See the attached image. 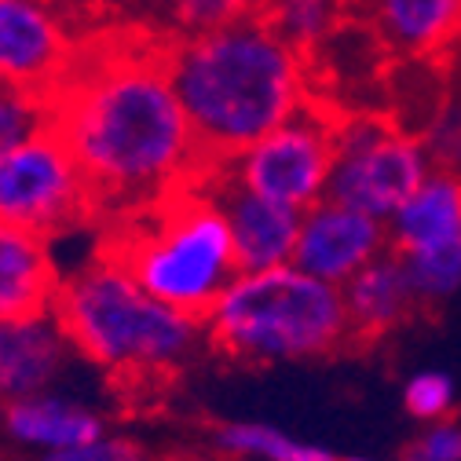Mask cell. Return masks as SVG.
<instances>
[{
    "instance_id": "obj_11",
    "label": "cell",
    "mask_w": 461,
    "mask_h": 461,
    "mask_svg": "<svg viewBox=\"0 0 461 461\" xmlns=\"http://www.w3.org/2000/svg\"><path fill=\"white\" fill-rule=\"evenodd\" d=\"M384 253H388L384 220H374L359 209L322 198L319 205L301 212V235L290 264L330 285H344Z\"/></svg>"
},
{
    "instance_id": "obj_27",
    "label": "cell",
    "mask_w": 461,
    "mask_h": 461,
    "mask_svg": "<svg viewBox=\"0 0 461 461\" xmlns=\"http://www.w3.org/2000/svg\"><path fill=\"white\" fill-rule=\"evenodd\" d=\"M450 95H454V103H457V106H461V85H457V88H454V92H450Z\"/></svg>"
},
{
    "instance_id": "obj_26",
    "label": "cell",
    "mask_w": 461,
    "mask_h": 461,
    "mask_svg": "<svg viewBox=\"0 0 461 461\" xmlns=\"http://www.w3.org/2000/svg\"><path fill=\"white\" fill-rule=\"evenodd\" d=\"M44 461H140V447L129 439H95L85 447H67V450H51Z\"/></svg>"
},
{
    "instance_id": "obj_29",
    "label": "cell",
    "mask_w": 461,
    "mask_h": 461,
    "mask_svg": "<svg viewBox=\"0 0 461 461\" xmlns=\"http://www.w3.org/2000/svg\"><path fill=\"white\" fill-rule=\"evenodd\" d=\"M402 461H421V457H414V454H407V457H402Z\"/></svg>"
},
{
    "instance_id": "obj_20",
    "label": "cell",
    "mask_w": 461,
    "mask_h": 461,
    "mask_svg": "<svg viewBox=\"0 0 461 461\" xmlns=\"http://www.w3.org/2000/svg\"><path fill=\"white\" fill-rule=\"evenodd\" d=\"M257 12H260V0H172L165 15V30H168V41L198 37V33L223 30L230 23H242Z\"/></svg>"
},
{
    "instance_id": "obj_19",
    "label": "cell",
    "mask_w": 461,
    "mask_h": 461,
    "mask_svg": "<svg viewBox=\"0 0 461 461\" xmlns=\"http://www.w3.org/2000/svg\"><path fill=\"white\" fill-rule=\"evenodd\" d=\"M216 447L239 454V457H257V461H337L326 447L301 443L294 436H285L275 425L260 421H230L216 429Z\"/></svg>"
},
{
    "instance_id": "obj_4",
    "label": "cell",
    "mask_w": 461,
    "mask_h": 461,
    "mask_svg": "<svg viewBox=\"0 0 461 461\" xmlns=\"http://www.w3.org/2000/svg\"><path fill=\"white\" fill-rule=\"evenodd\" d=\"M51 315L70 348L132 381L172 374L205 337L198 319L154 301L103 253L59 282Z\"/></svg>"
},
{
    "instance_id": "obj_15",
    "label": "cell",
    "mask_w": 461,
    "mask_h": 461,
    "mask_svg": "<svg viewBox=\"0 0 461 461\" xmlns=\"http://www.w3.org/2000/svg\"><path fill=\"white\" fill-rule=\"evenodd\" d=\"M461 246V180L432 168L425 184L388 220V249L399 257Z\"/></svg>"
},
{
    "instance_id": "obj_24",
    "label": "cell",
    "mask_w": 461,
    "mask_h": 461,
    "mask_svg": "<svg viewBox=\"0 0 461 461\" xmlns=\"http://www.w3.org/2000/svg\"><path fill=\"white\" fill-rule=\"evenodd\" d=\"M421 140H425V147L432 154V165L454 172V176L461 180V106L454 103V95H447V103L429 122Z\"/></svg>"
},
{
    "instance_id": "obj_5",
    "label": "cell",
    "mask_w": 461,
    "mask_h": 461,
    "mask_svg": "<svg viewBox=\"0 0 461 461\" xmlns=\"http://www.w3.org/2000/svg\"><path fill=\"white\" fill-rule=\"evenodd\" d=\"M205 344L239 363L322 359L352 344L340 285L294 264L242 271L202 319Z\"/></svg>"
},
{
    "instance_id": "obj_13",
    "label": "cell",
    "mask_w": 461,
    "mask_h": 461,
    "mask_svg": "<svg viewBox=\"0 0 461 461\" xmlns=\"http://www.w3.org/2000/svg\"><path fill=\"white\" fill-rule=\"evenodd\" d=\"M340 297L344 312H348L352 344H374L421 312L411 275L392 249L344 282Z\"/></svg>"
},
{
    "instance_id": "obj_23",
    "label": "cell",
    "mask_w": 461,
    "mask_h": 461,
    "mask_svg": "<svg viewBox=\"0 0 461 461\" xmlns=\"http://www.w3.org/2000/svg\"><path fill=\"white\" fill-rule=\"evenodd\" d=\"M402 407H407L411 418L432 425V421H443L450 411H454V381L439 370H421L407 381L402 388Z\"/></svg>"
},
{
    "instance_id": "obj_16",
    "label": "cell",
    "mask_w": 461,
    "mask_h": 461,
    "mask_svg": "<svg viewBox=\"0 0 461 461\" xmlns=\"http://www.w3.org/2000/svg\"><path fill=\"white\" fill-rule=\"evenodd\" d=\"M70 340L55 315L0 322V395L26 399L37 395L67 363Z\"/></svg>"
},
{
    "instance_id": "obj_3",
    "label": "cell",
    "mask_w": 461,
    "mask_h": 461,
    "mask_svg": "<svg viewBox=\"0 0 461 461\" xmlns=\"http://www.w3.org/2000/svg\"><path fill=\"white\" fill-rule=\"evenodd\" d=\"M99 253L125 267L154 301L198 322L242 275L227 220L198 180L150 209L110 220Z\"/></svg>"
},
{
    "instance_id": "obj_1",
    "label": "cell",
    "mask_w": 461,
    "mask_h": 461,
    "mask_svg": "<svg viewBox=\"0 0 461 461\" xmlns=\"http://www.w3.org/2000/svg\"><path fill=\"white\" fill-rule=\"evenodd\" d=\"M48 103L103 223L165 202L205 168L165 70V37L77 48Z\"/></svg>"
},
{
    "instance_id": "obj_14",
    "label": "cell",
    "mask_w": 461,
    "mask_h": 461,
    "mask_svg": "<svg viewBox=\"0 0 461 461\" xmlns=\"http://www.w3.org/2000/svg\"><path fill=\"white\" fill-rule=\"evenodd\" d=\"M59 275H55L48 239L0 220V322H23L51 315Z\"/></svg>"
},
{
    "instance_id": "obj_21",
    "label": "cell",
    "mask_w": 461,
    "mask_h": 461,
    "mask_svg": "<svg viewBox=\"0 0 461 461\" xmlns=\"http://www.w3.org/2000/svg\"><path fill=\"white\" fill-rule=\"evenodd\" d=\"M399 257V253H395ZM402 267L411 275V285L418 294L421 308L443 304L461 290V246L432 249V253H414V257H399Z\"/></svg>"
},
{
    "instance_id": "obj_12",
    "label": "cell",
    "mask_w": 461,
    "mask_h": 461,
    "mask_svg": "<svg viewBox=\"0 0 461 461\" xmlns=\"http://www.w3.org/2000/svg\"><path fill=\"white\" fill-rule=\"evenodd\" d=\"M198 184L212 194V202L220 205V212L227 220L239 271H267V267H282L294 260L297 235H301L297 209H285L278 202H267V198L239 187L223 172V165L202 168Z\"/></svg>"
},
{
    "instance_id": "obj_30",
    "label": "cell",
    "mask_w": 461,
    "mask_h": 461,
    "mask_svg": "<svg viewBox=\"0 0 461 461\" xmlns=\"http://www.w3.org/2000/svg\"><path fill=\"white\" fill-rule=\"evenodd\" d=\"M344 5H348V8H356V0H344Z\"/></svg>"
},
{
    "instance_id": "obj_7",
    "label": "cell",
    "mask_w": 461,
    "mask_h": 461,
    "mask_svg": "<svg viewBox=\"0 0 461 461\" xmlns=\"http://www.w3.org/2000/svg\"><path fill=\"white\" fill-rule=\"evenodd\" d=\"M337 122L340 110L312 95L290 122H282L239 158L223 161V172L239 187L267 202L308 212L326 198L330 187L337 158Z\"/></svg>"
},
{
    "instance_id": "obj_18",
    "label": "cell",
    "mask_w": 461,
    "mask_h": 461,
    "mask_svg": "<svg viewBox=\"0 0 461 461\" xmlns=\"http://www.w3.org/2000/svg\"><path fill=\"white\" fill-rule=\"evenodd\" d=\"M348 12L352 8L344 0H260V15L271 23V30L308 59H315L344 30Z\"/></svg>"
},
{
    "instance_id": "obj_17",
    "label": "cell",
    "mask_w": 461,
    "mask_h": 461,
    "mask_svg": "<svg viewBox=\"0 0 461 461\" xmlns=\"http://www.w3.org/2000/svg\"><path fill=\"white\" fill-rule=\"evenodd\" d=\"M5 425L15 439L37 443L48 450H67V447H85L103 439V421L92 411L74 407L67 399H48V395L8 399Z\"/></svg>"
},
{
    "instance_id": "obj_9",
    "label": "cell",
    "mask_w": 461,
    "mask_h": 461,
    "mask_svg": "<svg viewBox=\"0 0 461 461\" xmlns=\"http://www.w3.org/2000/svg\"><path fill=\"white\" fill-rule=\"evenodd\" d=\"M74 41L48 0H0V81L51 99L74 67Z\"/></svg>"
},
{
    "instance_id": "obj_6",
    "label": "cell",
    "mask_w": 461,
    "mask_h": 461,
    "mask_svg": "<svg viewBox=\"0 0 461 461\" xmlns=\"http://www.w3.org/2000/svg\"><path fill=\"white\" fill-rule=\"evenodd\" d=\"M432 168V154L414 129L377 110H340L326 198L388 223Z\"/></svg>"
},
{
    "instance_id": "obj_22",
    "label": "cell",
    "mask_w": 461,
    "mask_h": 461,
    "mask_svg": "<svg viewBox=\"0 0 461 461\" xmlns=\"http://www.w3.org/2000/svg\"><path fill=\"white\" fill-rule=\"evenodd\" d=\"M51 125V103L0 81V158Z\"/></svg>"
},
{
    "instance_id": "obj_8",
    "label": "cell",
    "mask_w": 461,
    "mask_h": 461,
    "mask_svg": "<svg viewBox=\"0 0 461 461\" xmlns=\"http://www.w3.org/2000/svg\"><path fill=\"white\" fill-rule=\"evenodd\" d=\"M0 220L44 239L95 220L88 184L51 125L0 158Z\"/></svg>"
},
{
    "instance_id": "obj_28",
    "label": "cell",
    "mask_w": 461,
    "mask_h": 461,
    "mask_svg": "<svg viewBox=\"0 0 461 461\" xmlns=\"http://www.w3.org/2000/svg\"><path fill=\"white\" fill-rule=\"evenodd\" d=\"M337 461H374V457H337Z\"/></svg>"
},
{
    "instance_id": "obj_10",
    "label": "cell",
    "mask_w": 461,
    "mask_h": 461,
    "mask_svg": "<svg viewBox=\"0 0 461 461\" xmlns=\"http://www.w3.org/2000/svg\"><path fill=\"white\" fill-rule=\"evenodd\" d=\"M366 33L392 59L418 67L461 63V0H356Z\"/></svg>"
},
{
    "instance_id": "obj_25",
    "label": "cell",
    "mask_w": 461,
    "mask_h": 461,
    "mask_svg": "<svg viewBox=\"0 0 461 461\" xmlns=\"http://www.w3.org/2000/svg\"><path fill=\"white\" fill-rule=\"evenodd\" d=\"M414 457H421V461H461V425L457 421H432L421 436H418V443H414V450H411Z\"/></svg>"
},
{
    "instance_id": "obj_2",
    "label": "cell",
    "mask_w": 461,
    "mask_h": 461,
    "mask_svg": "<svg viewBox=\"0 0 461 461\" xmlns=\"http://www.w3.org/2000/svg\"><path fill=\"white\" fill-rule=\"evenodd\" d=\"M165 70L205 168L239 158L315 95L312 59L260 12L212 33L165 37Z\"/></svg>"
}]
</instances>
